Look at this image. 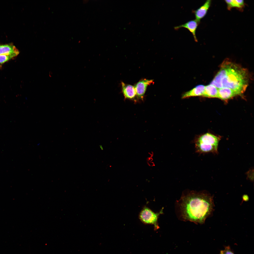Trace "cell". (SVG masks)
Returning <instances> with one entry per match:
<instances>
[{
    "mask_svg": "<svg viewBox=\"0 0 254 254\" xmlns=\"http://www.w3.org/2000/svg\"><path fill=\"white\" fill-rule=\"evenodd\" d=\"M178 203L183 220L200 224L210 215L214 206L212 197L203 192H190L182 196Z\"/></svg>",
    "mask_w": 254,
    "mask_h": 254,
    "instance_id": "obj_1",
    "label": "cell"
},
{
    "mask_svg": "<svg viewBox=\"0 0 254 254\" xmlns=\"http://www.w3.org/2000/svg\"><path fill=\"white\" fill-rule=\"evenodd\" d=\"M249 80L246 69L227 60L222 62L220 70L210 84L218 89H230L237 95H240L246 90Z\"/></svg>",
    "mask_w": 254,
    "mask_h": 254,
    "instance_id": "obj_2",
    "label": "cell"
},
{
    "mask_svg": "<svg viewBox=\"0 0 254 254\" xmlns=\"http://www.w3.org/2000/svg\"><path fill=\"white\" fill-rule=\"evenodd\" d=\"M220 138L207 133L202 135L195 143L196 152L200 154L211 153L218 154Z\"/></svg>",
    "mask_w": 254,
    "mask_h": 254,
    "instance_id": "obj_3",
    "label": "cell"
},
{
    "mask_svg": "<svg viewBox=\"0 0 254 254\" xmlns=\"http://www.w3.org/2000/svg\"><path fill=\"white\" fill-rule=\"evenodd\" d=\"M163 209L159 213H155L147 207H144L139 215V218L142 222L146 224H153L155 230L159 228L158 222V217L163 213Z\"/></svg>",
    "mask_w": 254,
    "mask_h": 254,
    "instance_id": "obj_4",
    "label": "cell"
},
{
    "mask_svg": "<svg viewBox=\"0 0 254 254\" xmlns=\"http://www.w3.org/2000/svg\"><path fill=\"white\" fill-rule=\"evenodd\" d=\"M153 79H142L134 86L137 98L143 100L147 87L153 83Z\"/></svg>",
    "mask_w": 254,
    "mask_h": 254,
    "instance_id": "obj_5",
    "label": "cell"
},
{
    "mask_svg": "<svg viewBox=\"0 0 254 254\" xmlns=\"http://www.w3.org/2000/svg\"><path fill=\"white\" fill-rule=\"evenodd\" d=\"M121 85L122 92L124 98L136 101L137 97L134 86L125 83L122 81L121 82Z\"/></svg>",
    "mask_w": 254,
    "mask_h": 254,
    "instance_id": "obj_6",
    "label": "cell"
},
{
    "mask_svg": "<svg viewBox=\"0 0 254 254\" xmlns=\"http://www.w3.org/2000/svg\"><path fill=\"white\" fill-rule=\"evenodd\" d=\"M199 23L196 19L193 20L188 21L183 24L175 27L174 28L176 30L182 28H187L192 34L194 41L197 42L198 40L196 37V32Z\"/></svg>",
    "mask_w": 254,
    "mask_h": 254,
    "instance_id": "obj_7",
    "label": "cell"
},
{
    "mask_svg": "<svg viewBox=\"0 0 254 254\" xmlns=\"http://www.w3.org/2000/svg\"><path fill=\"white\" fill-rule=\"evenodd\" d=\"M211 0H207L202 5L195 10L192 11L194 13L195 19L200 23L201 19L206 15L211 4Z\"/></svg>",
    "mask_w": 254,
    "mask_h": 254,
    "instance_id": "obj_8",
    "label": "cell"
},
{
    "mask_svg": "<svg viewBox=\"0 0 254 254\" xmlns=\"http://www.w3.org/2000/svg\"><path fill=\"white\" fill-rule=\"evenodd\" d=\"M19 53L18 50L12 44L0 45V55H10L15 57Z\"/></svg>",
    "mask_w": 254,
    "mask_h": 254,
    "instance_id": "obj_9",
    "label": "cell"
},
{
    "mask_svg": "<svg viewBox=\"0 0 254 254\" xmlns=\"http://www.w3.org/2000/svg\"><path fill=\"white\" fill-rule=\"evenodd\" d=\"M237 95L236 93L230 89L226 88L218 89L217 98L221 99H228Z\"/></svg>",
    "mask_w": 254,
    "mask_h": 254,
    "instance_id": "obj_10",
    "label": "cell"
},
{
    "mask_svg": "<svg viewBox=\"0 0 254 254\" xmlns=\"http://www.w3.org/2000/svg\"><path fill=\"white\" fill-rule=\"evenodd\" d=\"M205 87L202 85H197L191 90L184 93L182 96V98H185L191 96H202Z\"/></svg>",
    "mask_w": 254,
    "mask_h": 254,
    "instance_id": "obj_11",
    "label": "cell"
},
{
    "mask_svg": "<svg viewBox=\"0 0 254 254\" xmlns=\"http://www.w3.org/2000/svg\"><path fill=\"white\" fill-rule=\"evenodd\" d=\"M218 89L214 85L210 84L205 87L202 96L208 98H217Z\"/></svg>",
    "mask_w": 254,
    "mask_h": 254,
    "instance_id": "obj_12",
    "label": "cell"
},
{
    "mask_svg": "<svg viewBox=\"0 0 254 254\" xmlns=\"http://www.w3.org/2000/svg\"><path fill=\"white\" fill-rule=\"evenodd\" d=\"M225 1L227 4L228 9L229 10L233 8L242 9L244 6V3L243 0H230Z\"/></svg>",
    "mask_w": 254,
    "mask_h": 254,
    "instance_id": "obj_13",
    "label": "cell"
},
{
    "mask_svg": "<svg viewBox=\"0 0 254 254\" xmlns=\"http://www.w3.org/2000/svg\"><path fill=\"white\" fill-rule=\"evenodd\" d=\"M14 58L13 56L10 55H0V65H1Z\"/></svg>",
    "mask_w": 254,
    "mask_h": 254,
    "instance_id": "obj_14",
    "label": "cell"
},
{
    "mask_svg": "<svg viewBox=\"0 0 254 254\" xmlns=\"http://www.w3.org/2000/svg\"><path fill=\"white\" fill-rule=\"evenodd\" d=\"M223 251L224 254H234L229 246L226 247Z\"/></svg>",
    "mask_w": 254,
    "mask_h": 254,
    "instance_id": "obj_15",
    "label": "cell"
},
{
    "mask_svg": "<svg viewBox=\"0 0 254 254\" xmlns=\"http://www.w3.org/2000/svg\"><path fill=\"white\" fill-rule=\"evenodd\" d=\"M220 254H224L223 250L221 251Z\"/></svg>",
    "mask_w": 254,
    "mask_h": 254,
    "instance_id": "obj_16",
    "label": "cell"
},
{
    "mask_svg": "<svg viewBox=\"0 0 254 254\" xmlns=\"http://www.w3.org/2000/svg\"><path fill=\"white\" fill-rule=\"evenodd\" d=\"M100 146V148H101V149L102 150V149H103V148L102 147V146Z\"/></svg>",
    "mask_w": 254,
    "mask_h": 254,
    "instance_id": "obj_17",
    "label": "cell"
}]
</instances>
